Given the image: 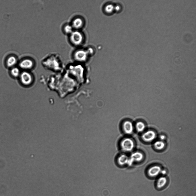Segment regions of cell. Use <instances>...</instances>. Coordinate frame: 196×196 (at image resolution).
<instances>
[{"label":"cell","mask_w":196,"mask_h":196,"mask_svg":"<svg viewBox=\"0 0 196 196\" xmlns=\"http://www.w3.org/2000/svg\"><path fill=\"white\" fill-rule=\"evenodd\" d=\"M120 145L121 150L124 152H130L134 148V141L131 138L125 137L123 138L120 142Z\"/></svg>","instance_id":"1"},{"label":"cell","mask_w":196,"mask_h":196,"mask_svg":"<svg viewBox=\"0 0 196 196\" xmlns=\"http://www.w3.org/2000/svg\"><path fill=\"white\" fill-rule=\"evenodd\" d=\"M73 75L77 81L81 83H84L85 81L84 68L81 65H79L72 66Z\"/></svg>","instance_id":"2"},{"label":"cell","mask_w":196,"mask_h":196,"mask_svg":"<svg viewBox=\"0 0 196 196\" xmlns=\"http://www.w3.org/2000/svg\"><path fill=\"white\" fill-rule=\"evenodd\" d=\"M20 76L21 82L24 85L29 86L32 83L33 78L29 72L24 71L20 74Z\"/></svg>","instance_id":"3"},{"label":"cell","mask_w":196,"mask_h":196,"mask_svg":"<svg viewBox=\"0 0 196 196\" xmlns=\"http://www.w3.org/2000/svg\"><path fill=\"white\" fill-rule=\"evenodd\" d=\"M70 38L72 43L75 45L80 44L83 40L82 34L78 31H73L70 34Z\"/></svg>","instance_id":"4"},{"label":"cell","mask_w":196,"mask_h":196,"mask_svg":"<svg viewBox=\"0 0 196 196\" xmlns=\"http://www.w3.org/2000/svg\"><path fill=\"white\" fill-rule=\"evenodd\" d=\"M122 130L125 133L130 135L133 132L134 127L132 123L129 120L124 121L122 124Z\"/></svg>","instance_id":"5"},{"label":"cell","mask_w":196,"mask_h":196,"mask_svg":"<svg viewBox=\"0 0 196 196\" xmlns=\"http://www.w3.org/2000/svg\"><path fill=\"white\" fill-rule=\"evenodd\" d=\"M156 137L155 132L152 130H149L144 132L141 135V138L145 142H149L155 139Z\"/></svg>","instance_id":"6"},{"label":"cell","mask_w":196,"mask_h":196,"mask_svg":"<svg viewBox=\"0 0 196 196\" xmlns=\"http://www.w3.org/2000/svg\"><path fill=\"white\" fill-rule=\"evenodd\" d=\"M88 54L87 51L80 50L75 52L74 57L75 59L78 61L83 62L86 59Z\"/></svg>","instance_id":"7"},{"label":"cell","mask_w":196,"mask_h":196,"mask_svg":"<svg viewBox=\"0 0 196 196\" xmlns=\"http://www.w3.org/2000/svg\"><path fill=\"white\" fill-rule=\"evenodd\" d=\"M162 170L161 167L158 165H155L151 166L148 170L147 174L151 178H155L157 176Z\"/></svg>","instance_id":"8"},{"label":"cell","mask_w":196,"mask_h":196,"mask_svg":"<svg viewBox=\"0 0 196 196\" xmlns=\"http://www.w3.org/2000/svg\"><path fill=\"white\" fill-rule=\"evenodd\" d=\"M167 183L168 180L166 177L164 176H161L156 181L155 188L158 190H162L166 187Z\"/></svg>","instance_id":"9"},{"label":"cell","mask_w":196,"mask_h":196,"mask_svg":"<svg viewBox=\"0 0 196 196\" xmlns=\"http://www.w3.org/2000/svg\"><path fill=\"white\" fill-rule=\"evenodd\" d=\"M143 154L139 152H136L133 153L129 158V164H131L134 162H138L141 161L143 159Z\"/></svg>","instance_id":"10"},{"label":"cell","mask_w":196,"mask_h":196,"mask_svg":"<svg viewBox=\"0 0 196 196\" xmlns=\"http://www.w3.org/2000/svg\"><path fill=\"white\" fill-rule=\"evenodd\" d=\"M34 63L32 61L29 59H26L22 61L19 64L20 67L24 69L27 70L31 69Z\"/></svg>","instance_id":"11"},{"label":"cell","mask_w":196,"mask_h":196,"mask_svg":"<svg viewBox=\"0 0 196 196\" xmlns=\"http://www.w3.org/2000/svg\"><path fill=\"white\" fill-rule=\"evenodd\" d=\"M129 158L125 154L120 155L118 158V164L120 165H124L129 163Z\"/></svg>","instance_id":"12"},{"label":"cell","mask_w":196,"mask_h":196,"mask_svg":"<svg viewBox=\"0 0 196 196\" xmlns=\"http://www.w3.org/2000/svg\"><path fill=\"white\" fill-rule=\"evenodd\" d=\"M83 24L82 20L79 18L75 19L73 22L72 26L74 28L78 29L82 27Z\"/></svg>","instance_id":"13"},{"label":"cell","mask_w":196,"mask_h":196,"mask_svg":"<svg viewBox=\"0 0 196 196\" xmlns=\"http://www.w3.org/2000/svg\"><path fill=\"white\" fill-rule=\"evenodd\" d=\"M135 127L137 132L139 133H141L144 130L145 128V125L143 122L139 121L136 123Z\"/></svg>","instance_id":"14"},{"label":"cell","mask_w":196,"mask_h":196,"mask_svg":"<svg viewBox=\"0 0 196 196\" xmlns=\"http://www.w3.org/2000/svg\"><path fill=\"white\" fill-rule=\"evenodd\" d=\"M154 146L156 150H161L164 148L165 146V144L163 141L158 140L154 143Z\"/></svg>","instance_id":"15"},{"label":"cell","mask_w":196,"mask_h":196,"mask_svg":"<svg viewBox=\"0 0 196 196\" xmlns=\"http://www.w3.org/2000/svg\"><path fill=\"white\" fill-rule=\"evenodd\" d=\"M16 62V58L13 56H11L9 57L7 60V65L9 67H11L15 65Z\"/></svg>","instance_id":"16"},{"label":"cell","mask_w":196,"mask_h":196,"mask_svg":"<svg viewBox=\"0 0 196 196\" xmlns=\"http://www.w3.org/2000/svg\"><path fill=\"white\" fill-rule=\"evenodd\" d=\"M12 75L14 77H17L20 75V72L19 69L17 67L12 68L11 71Z\"/></svg>","instance_id":"17"},{"label":"cell","mask_w":196,"mask_h":196,"mask_svg":"<svg viewBox=\"0 0 196 196\" xmlns=\"http://www.w3.org/2000/svg\"><path fill=\"white\" fill-rule=\"evenodd\" d=\"M114 9V6L111 4H109L106 5L105 8V10L106 12L108 13L112 12Z\"/></svg>","instance_id":"18"},{"label":"cell","mask_w":196,"mask_h":196,"mask_svg":"<svg viewBox=\"0 0 196 196\" xmlns=\"http://www.w3.org/2000/svg\"><path fill=\"white\" fill-rule=\"evenodd\" d=\"M64 31L67 34H70L72 32V27L69 25H67L64 27Z\"/></svg>","instance_id":"19"},{"label":"cell","mask_w":196,"mask_h":196,"mask_svg":"<svg viewBox=\"0 0 196 196\" xmlns=\"http://www.w3.org/2000/svg\"><path fill=\"white\" fill-rule=\"evenodd\" d=\"M159 138L160 140L162 141L165 139L166 136L163 135H161L160 136Z\"/></svg>","instance_id":"20"},{"label":"cell","mask_w":196,"mask_h":196,"mask_svg":"<svg viewBox=\"0 0 196 196\" xmlns=\"http://www.w3.org/2000/svg\"><path fill=\"white\" fill-rule=\"evenodd\" d=\"M120 9V7L119 5H117L114 7V9L116 11H119Z\"/></svg>","instance_id":"21"},{"label":"cell","mask_w":196,"mask_h":196,"mask_svg":"<svg viewBox=\"0 0 196 196\" xmlns=\"http://www.w3.org/2000/svg\"><path fill=\"white\" fill-rule=\"evenodd\" d=\"M161 173L163 174H165L166 173V171L165 170H162L161 171Z\"/></svg>","instance_id":"22"}]
</instances>
